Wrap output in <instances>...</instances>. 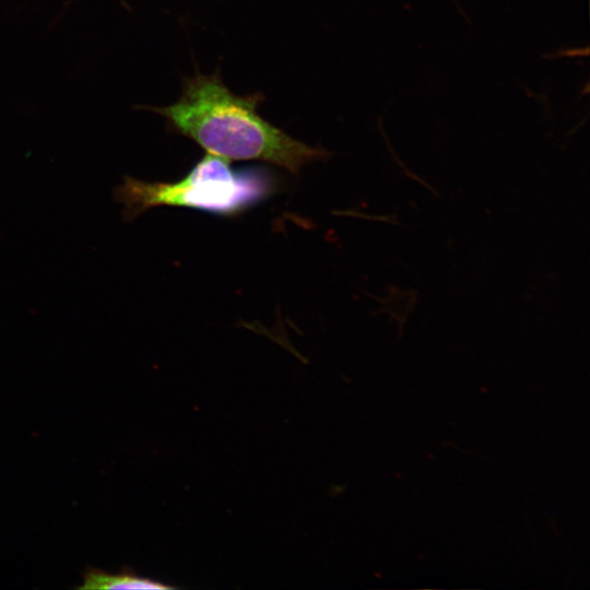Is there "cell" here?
I'll list each match as a JSON object with an SVG mask.
<instances>
[{
  "mask_svg": "<svg viewBox=\"0 0 590 590\" xmlns=\"http://www.w3.org/2000/svg\"><path fill=\"white\" fill-rule=\"evenodd\" d=\"M260 93L239 96L217 74H196L184 83L179 99L150 108L166 118L172 129L193 140L208 154L231 161H262L292 174L328 152L309 146L264 120L257 111Z\"/></svg>",
  "mask_w": 590,
  "mask_h": 590,
  "instance_id": "1",
  "label": "cell"
},
{
  "mask_svg": "<svg viewBox=\"0 0 590 590\" xmlns=\"http://www.w3.org/2000/svg\"><path fill=\"white\" fill-rule=\"evenodd\" d=\"M273 189V180L266 173L237 172L228 161L206 154L178 181L148 182L127 176L116 188L115 198L123 204L127 220L157 206L233 215L257 204Z\"/></svg>",
  "mask_w": 590,
  "mask_h": 590,
  "instance_id": "2",
  "label": "cell"
},
{
  "mask_svg": "<svg viewBox=\"0 0 590 590\" xmlns=\"http://www.w3.org/2000/svg\"><path fill=\"white\" fill-rule=\"evenodd\" d=\"M79 589H169V586L128 573L109 575L103 570L88 568Z\"/></svg>",
  "mask_w": 590,
  "mask_h": 590,
  "instance_id": "3",
  "label": "cell"
}]
</instances>
